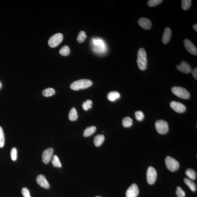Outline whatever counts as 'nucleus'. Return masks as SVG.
<instances>
[{"label": "nucleus", "instance_id": "72a5a7b5", "mask_svg": "<svg viewBox=\"0 0 197 197\" xmlns=\"http://www.w3.org/2000/svg\"><path fill=\"white\" fill-rule=\"evenodd\" d=\"M176 194L178 197H185V193L181 187H178L176 191Z\"/></svg>", "mask_w": 197, "mask_h": 197}, {"label": "nucleus", "instance_id": "c756f323", "mask_svg": "<svg viewBox=\"0 0 197 197\" xmlns=\"http://www.w3.org/2000/svg\"><path fill=\"white\" fill-rule=\"evenodd\" d=\"M162 0H149L147 4L149 7H152L158 5L163 1Z\"/></svg>", "mask_w": 197, "mask_h": 197}, {"label": "nucleus", "instance_id": "20e7f679", "mask_svg": "<svg viewBox=\"0 0 197 197\" xmlns=\"http://www.w3.org/2000/svg\"><path fill=\"white\" fill-rule=\"evenodd\" d=\"M171 91L174 95L181 99H187L190 98V93L183 87H174L171 88Z\"/></svg>", "mask_w": 197, "mask_h": 197}, {"label": "nucleus", "instance_id": "c85d7f7f", "mask_svg": "<svg viewBox=\"0 0 197 197\" xmlns=\"http://www.w3.org/2000/svg\"><path fill=\"white\" fill-rule=\"evenodd\" d=\"M93 102L91 100H88L85 101L82 104V107L85 111L88 110V109L92 108Z\"/></svg>", "mask_w": 197, "mask_h": 197}, {"label": "nucleus", "instance_id": "b1692460", "mask_svg": "<svg viewBox=\"0 0 197 197\" xmlns=\"http://www.w3.org/2000/svg\"><path fill=\"white\" fill-rule=\"evenodd\" d=\"M55 90L53 88H49L45 89L42 92L43 95L45 97L53 96L55 94Z\"/></svg>", "mask_w": 197, "mask_h": 197}, {"label": "nucleus", "instance_id": "f704fd0d", "mask_svg": "<svg viewBox=\"0 0 197 197\" xmlns=\"http://www.w3.org/2000/svg\"><path fill=\"white\" fill-rule=\"evenodd\" d=\"M22 193L24 197H31L29 190L26 188L22 189Z\"/></svg>", "mask_w": 197, "mask_h": 197}, {"label": "nucleus", "instance_id": "a211bd4d", "mask_svg": "<svg viewBox=\"0 0 197 197\" xmlns=\"http://www.w3.org/2000/svg\"><path fill=\"white\" fill-rule=\"evenodd\" d=\"M104 136L102 134L97 135L94 139V144L96 147H99L104 140Z\"/></svg>", "mask_w": 197, "mask_h": 197}, {"label": "nucleus", "instance_id": "7ed1b4c3", "mask_svg": "<svg viewBox=\"0 0 197 197\" xmlns=\"http://www.w3.org/2000/svg\"><path fill=\"white\" fill-rule=\"evenodd\" d=\"M93 85V82L88 79H81L75 81L70 85L71 89L74 90H79L88 88Z\"/></svg>", "mask_w": 197, "mask_h": 197}, {"label": "nucleus", "instance_id": "58836bf2", "mask_svg": "<svg viewBox=\"0 0 197 197\" xmlns=\"http://www.w3.org/2000/svg\"><path fill=\"white\" fill-rule=\"evenodd\" d=\"M0 87H1V83H0Z\"/></svg>", "mask_w": 197, "mask_h": 197}, {"label": "nucleus", "instance_id": "f8f14e48", "mask_svg": "<svg viewBox=\"0 0 197 197\" xmlns=\"http://www.w3.org/2000/svg\"><path fill=\"white\" fill-rule=\"evenodd\" d=\"M54 150L52 148H49L44 151L42 154V160L45 164H47L50 161L53 155Z\"/></svg>", "mask_w": 197, "mask_h": 197}, {"label": "nucleus", "instance_id": "393cba45", "mask_svg": "<svg viewBox=\"0 0 197 197\" xmlns=\"http://www.w3.org/2000/svg\"><path fill=\"white\" fill-rule=\"evenodd\" d=\"M70 53V50L69 47L67 45H65L59 50V53L62 55L63 56H67L69 55Z\"/></svg>", "mask_w": 197, "mask_h": 197}, {"label": "nucleus", "instance_id": "1a4fd4ad", "mask_svg": "<svg viewBox=\"0 0 197 197\" xmlns=\"http://www.w3.org/2000/svg\"><path fill=\"white\" fill-rule=\"evenodd\" d=\"M184 46L186 50L192 55H197V49L193 43L188 39H185L184 41Z\"/></svg>", "mask_w": 197, "mask_h": 197}, {"label": "nucleus", "instance_id": "6e6552de", "mask_svg": "<svg viewBox=\"0 0 197 197\" xmlns=\"http://www.w3.org/2000/svg\"><path fill=\"white\" fill-rule=\"evenodd\" d=\"M147 177L148 183L150 184L155 183L157 179V173L156 170L153 167L149 166L148 168Z\"/></svg>", "mask_w": 197, "mask_h": 197}, {"label": "nucleus", "instance_id": "39448f33", "mask_svg": "<svg viewBox=\"0 0 197 197\" xmlns=\"http://www.w3.org/2000/svg\"><path fill=\"white\" fill-rule=\"evenodd\" d=\"M165 163L168 169L172 172L178 170L179 167V162L170 156L166 157Z\"/></svg>", "mask_w": 197, "mask_h": 197}, {"label": "nucleus", "instance_id": "4be33fe9", "mask_svg": "<svg viewBox=\"0 0 197 197\" xmlns=\"http://www.w3.org/2000/svg\"><path fill=\"white\" fill-rule=\"evenodd\" d=\"M133 125V120L129 117H124L122 120V125L125 128H129Z\"/></svg>", "mask_w": 197, "mask_h": 197}, {"label": "nucleus", "instance_id": "f03ea898", "mask_svg": "<svg viewBox=\"0 0 197 197\" xmlns=\"http://www.w3.org/2000/svg\"><path fill=\"white\" fill-rule=\"evenodd\" d=\"M136 61L138 67L141 70H145L147 69V55L146 51L144 48H140L138 50Z\"/></svg>", "mask_w": 197, "mask_h": 197}, {"label": "nucleus", "instance_id": "9d476101", "mask_svg": "<svg viewBox=\"0 0 197 197\" xmlns=\"http://www.w3.org/2000/svg\"><path fill=\"white\" fill-rule=\"evenodd\" d=\"M170 106L171 109L178 113H183L186 110V107L180 102L176 101H171L170 103Z\"/></svg>", "mask_w": 197, "mask_h": 197}, {"label": "nucleus", "instance_id": "4468645a", "mask_svg": "<svg viewBox=\"0 0 197 197\" xmlns=\"http://www.w3.org/2000/svg\"><path fill=\"white\" fill-rule=\"evenodd\" d=\"M138 23L139 26L144 29L148 30L150 29L152 26V23L149 19L141 18L138 20Z\"/></svg>", "mask_w": 197, "mask_h": 197}, {"label": "nucleus", "instance_id": "bb28decb", "mask_svg": "<svg viewBox=\"0 0 197 197\" xmlns=\"http://www.w3.org/2000/svg\"><path fill=\"white\" fill-rule=\"evenodd\" d=\"M191 4V1L190 0H182V9L186 10L190 8Z\"/></svg>", "mask_w": 197, "mask_h": 197}, {"label": "nucleus", "instance_id": "f257e3e1", "mask_svg": "<svg viewBox=\"0 0 197 197\" xmlns=\"http://www.w3.org/2000/svg\"><path fill=\"white\" fill-rule=\"evenodd\" d=\"M91 43L93 51L95 53L104 54L107 52V46L102 39L99 38H93L92 39Z\"/></svg>", "mask_w": 197, "mask_h": 197}, {"label": "nucleus", "instance_id": "423d86ee", "mask_svg": "<svg viewBox=\"0 0 197 197\" xmlns=\"http://www.w3.org/2000/svg\"><path fill=\"white\" fill-rule=\"evenodd\" d=\"M155 125L157 132L160 134H166L169 131V126L167 122L164 120H157Z\"/></svg>", "mask_w": 197, "mask_h": 197}, {"label": "nucleus", "instance_id": "cd10ccee", "mask_svg": "<svg viewBox=\"0 0 197 197\" xmlns=\"http://www.w3.org/2000/svg\"><path fill=\"white\" fill-rule=\"evenodd\" d=\"M87 36L85 33L83 31H81L78 35L77 40L79 43H82L86 39Z\"/></svg>", "mask_w": 197, "mask_h": 197}, {"label": "nucleus", "instance_id": "c9c22d12", "mask_svg": "<svg viewBox=\"0 0 197 197\" xmlns=\"http://www.w3.org/2000/svg\"><path fill=\"white\" fill-rule=\"evenodd\" d=\"M192 74L193 77L195 80H197V68H194L193 71H192Z\"/></svg>", "mask_w": 197, "mask_h": 197}, {"label": "nucleus", "instance_id": "473e14b6", "mask_svg": "<svg viewBox=\"0 0 197 197\" xmlns=\"http://www.w3.org/2000/svg\"><path fill=\"white\" fill-rule=\"evenodd\" d=\"M11 157L14 161H15L17 159V151L16 148H12L11 151Z\"/></svg>", "mask_w": 197, "mask_h": 197}, {"label": "nucleus", "instance_id": "a878e982", "mask_svg": "<svg viewBox=\"0 0 197 197\" xmlns=\"http://www.w3.org/2000/svg\"><path fill=\"white\" fill-rule=\"evenodd\" d=\"M52 163L55 167L61 168L62 166L58 157L56 155H54L52 160Z\"/></svg>", "mask_w": 197, "mask_h": 197}, {"label": "nucleus", "instance_id": "6ab92c4d", "mask_svg": "<svg viewBox=\"0 0 197 197\" xmlns=\"http://www.w3.org/2000/svg\"><path fill=\"white\" fill-rule=\"evenodd\" d=\"M96 130V127L91 126L87 128L84 131L83 136L85 137H88L91 136L94 133Z\"/></svg>", "mask_w": 197, "mask_h": 197}, {"label": "nucleus", "instance_id": "412c9836", "mask_svg": "<svg viewBox=\"0 0 197 197\" xmlns=\"http://www.w3.org/2000/svg\"><path fill=\"white\" fill-rule=\"evenodd\" d=\"M78 118L77 111L75 108L73 107L70 111L69 114V118L71 121H75Z\"/></svg>", "mask_w": 197, "mask_h": 197}, {"label": "nucleus", "instance_id": "9b49d317", "mask_svg": "<svg viewBox=\"0 0 197 197\" xmlns=\"http://www.w3.org/2000/svg\"><path fill=\"white\" fill-rule=\"evenodd\" d=\"M139 193V187L136 184H133L127 190L126 197H137Z\"/></svg>", "mask_w": 197, "mask_h": 197}, {"label": "nucleus", "instance_id": "7c9ffc66", "mask_svg": "<svg viewBox=\"0 0 197 197\" xmlns=\"http://www.w3.org/2000/svg\"><path fill=\"white\" fill-rule=\"evenodd\" d=\"M5 139L4 131L2 128L0 126V148L3 147L4 144Z\"/></svg>", "mask_w": 197, "mask_h": 197}, {"label": "nucleus", "instance_id": "0eeeda50", "mask_svg": "<svg viewBox=\"0 0 197 197\" xmlns=\"http://www.w3.org/2000/svg\"><path fill=\"white\" fill-rule=\"evenodd\" d=\"M63 39L62 34L57 33L52 36L49 39L48 44L49 47L54 48L57 47L61 43Z\"/></svg>", "mask_w": 197, "mask_h": 197}, {"label": "nucleus", "instance_id": "5701e85b", "mask_svg": "<svg viewBox=\"0 0 197 197\" xmlns=\"http://www.w3.org/2000/svg\"><path fill=\"white\" fill-rule=\"evenodd\" d=\"M185 174L188 176L189 179H195L196 178V174L195 171L192 169H188L185 171Z\"/></svg>", "mask_w": 197, "mask_h": 197}, {"label": "nucleus", "instance_id": "2eb2a0df", "mask_svg": "<svg viewBox=\"0 0 197 197\" xmlns=\"http://www.w3.org/2000/svg\"><path fill=\"white\" fill-rule=\"evenodd\" d=\"M36 181L37 183L42 188L49 189L50 187L48 182L43 175H39L36 177Z\"/></svg>", "mask_w": 197, "mask_h": 197}, {"label": "nucleus", "instance_id": "2f4dec72", "mask_svg": "<svg viewBox=\"0 0 197 197\" xmlns=\"http://www.w3.org/2000/svg\"><path fill=\"white\" fill-rule=\"evenodd\" d=\"M135 115L136 120L138 121H141L144 120V115L143 113L141 111H137L135 112Z\"/></svg>", "mask_w": 197, "mask_h": 197}, {"label": "nucleus", "instance_id": "dca6fc26", "mask_svg": "<svg viewBox=\"0 0 197 197\" xmlns=\"http://www.w3.org/2000/svg\"><path fill=\"white\" fill-rule=\"evenodd\" d=\"M171 36V28L167 27L165 28L163 36L162 38V41L163 44H166L170 40Z\"/></svg>", "mask_w": 197, "mask_h": 197}, {"label": "nucleus", "instance_id": "f3484780", "mask_svg": "<svg viewBox=\"0 0 197 197\" xmlns=\"http://www.w3.org/2000/svg\"><path fill=\"white\" fill-rule=\"evenodd\" d=\"M120 93L118 92L112 91L108 93L107 98L109 101H114L119 99L120 98Z\"/></svg>", "mask_w": 197, "mask_h": 197}, {"label": "nucleus", "instance_id": "e433bc0d", "mask_svg": "<svg viewBox=\"0 0 197 197\" xmlns=\"http://www.w3.org/2000/svg\"><path fill=\"white\" fill-rule=\"evenodd\" d=\"M193 29L195 30V31H197V24H194L193 25Z\"/></svg>", "mask_w": 197, "mask_h": 197}, {"label": "nucleus", "instance_id": "ddd939ff", "mask_svg": "<svg viewBox=\"0 0 197 197\" xmlns=\"http://www.w3.org/2000/svg\"><path fill=\"white\" fill-rule=\"evenodd\" d=\"M176 68L178 70L187 74L191 72L192 71L190 65L185 61H182L180 65L176 66Z\"/></svg>", "mask_w": 197, "mask_h": 197}, {"label": "nucleus", "instance_id": "4c0bfd02", "mask_svg": "<svg viewBox=\"0 0 197 197\" xmlns=\"http://www.w3.org/2000/svg\"><path fill=\"white\" fill-rule=\"evenodd\" d=\"M96 197H100V196H96Z\"/></svg>", "mask_w": 197, "mask_h": 197}, {"label": "nucleus", "instance_id": "aec40b11", "mask_svg": "<svg viewBox=\"0 0 197 197\" xmlns=\"http://www.w3.org/2000/svg\"><path fill=\"white\" fill-rule=\"evenodd\" d=\"M184 182L189 187L192 191H196V184L192 179L188 178H185L184 179Z\"/></svg>", "mask_w": 197, "mask_h": 197}]
</instances>
